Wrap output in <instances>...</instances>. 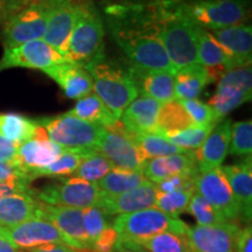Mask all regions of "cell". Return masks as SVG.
<instances>
[{
  "label": "cell",
  "instance_id": "1",
  "mask_svg": "<svg viewBox=\"0 0 252 252\" xmlns=\"http://www.w3.org/2000/svg\"><path fill=\"white\" fill-rule=\"evenodd\" d=\"M110 33L131 62L152 70L176 72L160 39L158 2L115 5L106 9Z\"/></svg>",
  "mask_w": 252,
  "mask_h": 252
},
{
  "label": "cell",
  "instance_id": "2",
  "mask_svg": "<svg viewBox=\"0 0 252 252\" xmlns=\"http://www.w3.org/2000/svg\"><path fill=\"white\" fill-rule=\"evenodd\" d=\"M160 39L176 71L198 63L196 25L181 11L178 0L158 2Z\"/></svg>",
  "mask_w": 252,
  "mask_h": 252
},
{
  "label": "cell",
  "instance_id": "3",
  "mask_svg": "<svg viewBox=\"0 0 252 252\" xmlns=\"http://www.w3.org/2000/svg\"><path fill=\"white\" fill-rule=\"evenodd\" d=\"M94 81V94L108 106L110 111L121 119L124 110L138 97V89L130 70L109 61L103 50L86 64Z\"/></svg>",
  "mask_w": 252,
  "mask_h": 252
},
{
  "label": "cell",
  "instance_id": "4",
  "mask_svg": "<svg viewBox=\"0 0 252 252\" xmlns=\"http://www.w3.org/2000/svg\"><path fill=\"white\" fill-rule=\"evenodd\" d=\"M112 226L117 231L119 241L131 245H138L141 241L165 231L186 236L189 229L184 220L166 215L154 207L119 215Z\"/></svg>",
  "mask_w": 252,
  "mask_h": 252
},
{
  "label": "cell",
  "instance_id": "5",
  "mask_svg": "<svg viewBox=\"0 0 252 252\" xmlns=\"http://www.w3.org/2000/svg\"><path fill=\"white\" fill-rule=\"evenodd\" d=\"M181 11L207 31L243 25L249 18L248 0H178Z\"/></svg>",
  "mask_w": 252,
  "mask_h": 252
},
{
  "label": "cell",
  "instance_id": "6",
  "mask_svg": "<svg viewBox=\"0 0 252 252\" xmlns=\"http://www.w3.org/2000/svg\"><path fill=\"white\" fill-rule=\"evenodd\" d=\"M53 140L63 150L96 151L105 128L65 112L55 117L37 119Z\"/></svg>",
  "mask_w": 252,
  "mask_h": 252
},
{
  "label": "cell",
  "instance_id": "7",
  "mask_svg": "<svg viewBox=\"0 0 252 252\" xmlns=\"http://www.w3.org/2000/svg\"><path fill=\"white\" fill-rule=\"evenodd\" d=\"M105 27L93 4H81L80 14L70 35L65 60L86 67L102 50Z\"/></svg>",
  "mask_w": 252,
  "mask_h": 252
},
{
  "label": "cell",
  "instance_id": "8",
  "mask_svg": "<svg viewBox=\"0 0 252 252\" xmlns=\"http://www.w3.org/2000/svg\"><path fill=\"white\" fill-rule=\"evenodd\" d=\"M53 0H31L5 23L4 49L24 45L45 36Z\"/></svg>",
  "mask_w": 252,
  "mask_h": 252
},
{
  "label": "cell",
  "instance_id": "9",
  "mask_svg": "<svg viewBox=\"0 0 252 252\" xmlns=\"http://www.w3.org/2000/svg\"><path fill=\"white\" fill-rule=\"evenodd\" d=\"M96 152L105 157L113 167L127 171L143 173L149 160L138 146L133 134L126 130L121 121L115 125L105 127L97 145Z\"/></svg>",
  "mask_w": 252,
  "mask_h": 252
},
{
  "label": "cell",
  "instance_id": "10",
  "mask_svg": "<svg viewBox=\"0 0 252 252\" xmlns=\"http://www.w3.org/2000/svg\"><path fill=\"white\" fill-rule=\"evenodd\" d=\"M34 196L40 202L49 206L86 209L98 207L103 193L94 182L74 176L61 184L46 186L37 193H34Z\"/></svg>",
  "mask_w": 252,
  "mask_h": 252
},
{
  "label": "cell",
  "instance_id": "11",
  "mask_svg": "<svg viewBox=\"0 0 252 252\" xmlns=\"http://www.w3.org/2000/svg\"><path fill=\"white\" fill-rule=\"evenodd\" d=\"M67 60L46 41L34 40L13 48L4 49V55L0 60V71L9 68L39 69L45 71Z\"/></svg>",
  "mask_w": 252,
  "mask_h": 252
},
{
  "label": "cell",
  "instance_id": "12",
  "mask_svg": "<svg viewBox=\"0 0 252 252\" xmlns=\"http://www.w3.org/2000/svg\"><path fill=\"white\" fill-rule=\"evenodd\" d=\"M195 189L226 220H236L242 216L241 207L232 193L222 167L198 173L195 178Z\"/></svg>",
  "mask_w": 252,
  "mask_h": 252
},
{
  "label": "cell",
  "instance_id": "13",
  "mask_svg": "<svg viewBox=\"0 0 252 252\" xmlns=\"http://www.w3.org/2000/svg\"><path fill=\"white\" fill-rule=\"evenodd\" d=\"M80 2L74 0H53L50 7L47 30L43 36L49 46L65 59L70 35L80 14Z\"/></svg>",
  "mask_w": 252,
  "mask_h": 252
},
{
  "label": "cell",
  "instance_id": "14",
  "mask_svg": "<svg viewBox=\"0 0 252 252\" xmlns=\"http://www.w3.org/2000/svg\"><path fill=\"white\" fill-rule=\"evenodd\" d=\"M41 214H42V219L49 220L59 229L69 247L78 251H91L89 238L83 226L82 209L49 206V204L42 203Z\"/></svg>",
  "mask_w": 252,
  "mask_h": 252
},
{
  "label": "cell",
  "instance_id": "15",
  "mask_svg": "<svg viewBox=\"0 0 252 252\" xmlns=\"http://www.w3.org/2000/svg\"><path fill=\"white\" fill-rule=\"evenodd\" d=\"M238 225L223 223L217 225L189 226L187 237L190 252H235Z\"/></svg>",
  "mask_w": 252,
  "mask_h": 252
},
{
  "label": "cell",
  "instance_id": "16",
  "mask_svg": "<svg viewBox=\"0 0 252 252\" xmlns=\"http://www.w3.org/2000/svg\"><path fill=\"white\" fill-rule=\"evenodd\" d=\"M62 152V147L49 139L46 130L40 124L37 133L32 139L18 145L17 160L33 179L34 173L48 167Z\"/></svg>",
  "mask_w": 252,
  "mask_h": 252
},
{
  "label": "cell",
  "instance_id": "17",
  "mask_svg": "<svg viewBox=\"0 0 252 252\" xmlns=\"http://www.w3.org/2000/svg\"><path fill=\"white\" fill-rule=\"evenodd\" d=\"M2 228L8 241L19 250L20 249L26 250L48 243L68 245L59 229L45 219H33L13 228H5V226Z\"/></svg>",
  "mask_w": 252,
  "mask_h": 252
},
{
  "label": "cell",
  "instance_id": "18",
  "mask_svg": "<svg viewBox=\"0 0 252 252\" xmlns=\"http://www.w3.org/2000/svg\"><path fill=\"white\" fill-rule=\"evenodd\" d=\"M198 63L208 72L210 82H219L229 71L237 68L230 53L212 35L209 31L196 26Z\"/></svg>",
  "mask_w": 252,
  "mask_h": 252
},
{
  "label": "cell",
  "instance_id": "19",
  "mask_svg": "<svg viewBox=\"0 0 252 252\" xmlns=\"http://www.w3.org/2000/svg\"><path fill=\"white\" fill-rule=\"evenodd\" d=\"M158 189L151 181L139 187L118 195H104L98 204L105 215H126L140 210L153 208L156 204Z\"/></svg>",
  "mask_w": 252,
  "mask_h": 252
},
{
  "label": "cell",
  "instance_id": "20",
  "mask_svg": "<svg viewBox=\"0 0 252 252\" xmlns=\"http://www.w3.org/2000/svg\"><path fill=\"white\" fill-rule=\"evenodd\" d=\"M232 122L229 118L217 123L200 149L195 151L197 169L204 173L222 167L228 156L230 139H231Z\"/></svg>",
  "mask_w": 252,
  "mask_h": 252
},
{
  "label": "cell",
  "instance_id": "21",
  "mask_svg": "<svg viewBox=\"0 0 252 252\" xmlns=\"http://www.w3.org/2000/svg\"><path fill=\"white\" fill-rule=\"evenodd\" d=\"M138 94L150 97L161 104L175 100V72L168 70H152L138 67L132 63L128 68Z\"/></svg>",
  "mask_w": 252,
  "mask_h": 252
},
{
  "label": "cell",
  "instance_id": "22",
  "mask_svg": "<svg viewBox=\"0 0 252 252\" xmlns=\"http://www.w3.org/2000/svg\"><path fill=\"white\" fill-rule=\"evenodd\" d=\"M43 72L59 84L68 98L80 100L93 93V77L84 65L65 61Z\"/></svg>",
  "mask_w": 252,
  "mask_h": 252
},
{
  "label": "cell",
  "instance_id": "23",
  "mask_svg": "<svg viewBox=\"0 0 252 252\" xmlns=\"http://www.w3.org/2000/svg\"><path fill=\"white\" fill-rule=\"evenodd\" d=\"M41 203L34 193H18L0 200V225L13 228L26 220L42 219Z\"/></svg>",
  "mask_w": 252,
  "mask_h": 252
},
{
  "label": "cell",
  "instance_id": "24",
  "mask_svg": "<svg viewBox=\"0 0 252 252\" xmlns=\"http://www.w3.org/2000/svg\"><path fill=\"white\" fill-rule=\"evenodd\" d=\"M187 173H200L197 169L195 151L149 159L143 169L145 178L154 185L169 176Z\"/></svg>",
  "mask_w": 252,
  "mask_h": 252
},
{
  "label": "cell",
  "instance_id": "25",
  "mask_svg": "<svg viewBox=\"0 0 252 252\" xmlns=\"http://www.w3.org/2000/svg\"><path fill=\"white\" fill-rule=\"evenodd\" d=\"M212 35L230 53L237 68L251 65L252 27L251 25H237L212 31Z\"/></svg>",
  "mask_w": 252,
  "mask_h": 252
},
{
  "label": "cell",
  "instance_id": "26",
  "mask_svg": "<svg viewBox=\"0 0 252 252\" xmlns=\"http://www.w3.org/2000/svg\"><path fill=\"white\" fill-rule=\"evenodd\" d=\"M162 104L146 96L135 98L121 116V123L133 134L156 132L157 118Z\"/></svg>",
  "mask_w": 252,
  "mask_h": 252
},
{
  "label": "cell",
  "instance_id": "27",
  "mask_svg": "<svg viewBox=\"0 0 252 252\" xmlns=\"http://www.w3.org/2000/svg\"><path fill=\"white\" fill-rule=\"evenodd\" d=\"M222 171L228 179L230 187L241 207L242 215L247 220L252 214V162L251 156L243 161L222 167Z\"/></svg>",
  "mask_w": 252,
  "mask_h": 252
},
{
  "label": "cell",
  "instance_id": "28",
  "mask_svg": "<svg viewBox=\"0 0 252 252\" xmlns=\"http://www.w3.org/2000/svg\"><path fill=\"white\" fill-rule=\"evenodd\" d=\"M252 90L237 84L219 81L216 93L207 104L213 109L217 122L223 121L226 115L251 99Z\"/></svg>",
  "mask_w": 252,
  "mask_h": 252
},
{
  "label": "cell",
  "instance_id": "29",
  "mask_svg": "<svg viewBox=\"0 0 252 252\" xmlns=\"http://www.w3.org/2000/svg\"><path fill=\"white\" fill-rule=\"evenodd\" d=\"M209 83L212 82L202 64L194 63L186 65L175 72V98L176 100L196 99Z\"/></svg>",
  "mask_w": 252,
  "mask_h": 252
},
{
  "label": "cell",
  "instance_id": "30",
  "mask_svg": "<svg viewBox=\"0 0 252 252\" xmlns=\"http://www.w3.org/2000/svg\"><path fill=\"white\" fill-rule=\"evenodd\" d=\"M40 124L19 113H0V137L20 145L37 133Z\"/></svg>",
  "mask_w": 252,
  "mask_h": 252
},
{
  "label": "cell",
  "instance_id": "31",
  "mask_svg": "<svg viewBox=\"0 0 252 252\" xmlns=\"http://www.w3.org/2000/svg\"><path fill=\"white\" fill-rule=\"evenodd\" d=\"M75 117L83 119L93 124L103 126L104 128L115 125L119 119L110 111L96 94L91 93L78 100L74 109L68 111Z\"/></svg>",
  "mask_w": 252,
  "mask_h": 252
},
{
  "label": "cell",
  "instance_id": "32",
  "mask_svg": "<svg viewBox=\"0 0 252 252\" xmlns=\"http://www.w3.org/2000/svg\"><path fill=\"white\" fill-rule=\"evenodd\" d=\"M191 126H195L193 121L179 100L162 104L158 113L156 132L168 137Z\"/></svg>",
  "mask_w": 252,
  "mask_h": 252
},
{
  "label": "cell",
  "instance_id": "33",
  "mask_svg": "<svg viewBox=\"0 0 252 252\" xmlns=\"http://www.w3.org/2000/svg\"><path fill=\"white\" fill-rule=\"evenodd\" d=\"M147 180L141 172L127 171V169L113 167L102 180L96 182L97 187L104 195H118L131 189L139 187Z\"/></svg>",
  "mask_w": 252,
  "mask_h": 252
},
{
  "label": "cell",
  "instance_id": "34",
  "mask_svg": "<svg viewBox=\"0 0 252 252\" xmlns=\"http://www.w3.org/2000/svg\"><path fill=\"white\" fill-rule=\"evenodd\" d=\"M91 151L83 150H63L61 156L50 163L46 168L40 169L33 174V179L39 176H50V178H61L74 174L77 167L81 165L83 159Z\"/></svg>",
  "mask_w": 252,
  "mask_h": 252
},
{
  "label": "cell",
  "instance_id": "35",
  "mask_svg": "<svg viewBox=\"0 0 252 252\" xmlns=\"http://www.w3.org/2000/svg\"><path fill=\"white\" fill-rule=\"evenodd\" d=\"M133 137L134 140L137 141L138 146L140 147V150L147 157V159L189 152V151H184L174 146L172 143H169L165 135L158 133V132L138 133L133 134Z\"/></svg>",
  "mask_w": 252,
  "mask_h": 252
},
{
  "label": "cell",
  "instance_id": "36",
  "mask_svg": "<svg viewBox=\"0 0 252 252\" xmlns=\"http://www.w3.org/2000/svg\"><path fill=\"white\" fill-rule=\"evenodd\" d=\"M138 247L147 252H190L187 237L175 232H160L153 237L141 241Z\"/></svg>",
  "mask_w": 252,
  "mask_h": 252
},
{
  "label": "cell",
  "instance_id": "37",
  "mask_svg": "<svg viewBox=\"0 0 252 252\" xmlns=\"http://www.w3.org/2000/svg\"><path fill=\"white\" fill-rule=\"evenodd\" d=\"M112 168L113 165L105 157L96 151H91L77 167L74 176L96 184L102 180Z\"/></svg>",
  "mask_w": 252,
  "mask_h": 252
},
{
  "label": "cell",
  "instance_id": "38",
  "mask_svg": "<svg viewBox=\"0 0 252 252\" xmlns=\"http://www.w3.org/2000/svg\"><path fill=\"white\" fill-rule=\"evenodd\" d=\"M196 190H182L172 191V193H161L158 191L154 208L166 215L179 219L182 213L187 212L190 198Z\"/></svg>",
  "mask_w": 252,
  "mask_h": 252
},
{
  "label": "cell",
  "instance_id": "39",
  "mask_svg": "<svg viewBox=\"0 0 252 252\" xmlns=\"http://www.w3.org/2000/svg\"><path fill=\"white\" fill-rule=\"evenodd\" d=\"M187 212L196 220L197 225H217L228 222V220L220 212H217L197 191H195L191 196Z\"/></svg>",
  "mask_w": 252,
  "mask_h": 252
},
{
  "label": "cell",
  "instance_id": "40",
  "mask_svg": "<svg viewBox=\"0 0 252 252\" xmlns=\"http://www.w3.org/2000/svg\"><path fill=\"white\" fill-rule=\"evenodd\" d=\"M216 124H210L206 126H191L184 131L178 132L172 135L166 137L169 143L184 151H196L200 149L203 141L207 139L210 132L215 127Z\"/></svg>",
  "mask_w": 252,
  "mask_h": 252
},
{
  "label": "cell",
  "instance_id": "41",
  "mask_svg": "<svg viewBox=\"0 0 252 252\" xmlns=\"http://www.w3.org/2000/svg\"><path fill=\"white\" fill-rule=\"evenodd\" d=\"M229 154L250 157L252 153V121L237 122L231 125Z\"/></svg>",
  "mask_w": 252,
  "mask_h": 252
},
{
  "label": "cell",
  "instance_id": "42",
  "mask_svg": "<svg viewBox=\"0 0 252 252\" xmlns=\"http://www.w3.org/2000/svg\"><path fill=\"white\" fill-rule=\"evenodd\" d=\"M105 213L98 207H91L82 209V217H83V226L86 230V234L89 238L90 245H93L100 232L103 231L106 226H109L108 220H106Z\"/></svg>",
  "mask_w": 252,
  "mask_h": 252
},
{
  "label": "cell",
  "instance_id": "43",
  "mask_svg": "<svg viewBox=\"0 0 252 252\" xmlns=\"http://www.w3.org/2000/svg\"><path fill=\"white\" fill-rule=\"evenodd\" d=\"M179 102L182 104L195 126H206L220 123L217 122L213 109L207 103L200 102L197 99L179 100Z\"/></svg>",
  "mask_w": 252,
  "mask_h": 252
},
{
  "label": "cell",
  "instance_id": "44",
  "mask_svg": "<svg viewBox=\"0 0 252 252\" xmlns=\"http://www.w3.org/2000/svg\"><path fill=\"white\" fill-rule=\"evenodd\" d=\"M198 173H187V174H176L165 180L158 182L156 187L161 193H172V191L196 190L195 189V178Z\"/></svg>",
  "mask_w": 252,
  "mask_h": 252
},
{
  "label": "cell",
  "instance_id": "45",
  "mask_svg": "<svg viewBox=\"0 0 252 252\" xmlns=\"http://www.w3.org/2000/svg\"><path fill=\"white\" fill-rule=\"evenodd\" d=\"M33 180L17 159L0 161V182H21L28 184Z\"/></svg>",
  "mask_w": 252,
  "mask_h": 252
},
{
  "label": "cell",
  "instance_id": "46",
  "mask_svg": "<svg viewBox=\"0 0 252 252\" xmlns=\"http://www.w3.org/2000/svg\"><path fill=\"white\" fill-rule=\"evenodd\" d=\"M119 243V236L112 225L106 226L91 245V252H113Z\"/></svg>",
  "mask_w": 252,
  "mask_h": 252
},
{
  "label": "cell",
  "instance_id": "47",
  "mask_svg": "<svg viewBox=\"0 0 252 252\" xmlns=\"http://www.w3.org/2000/svg\"><path fill=\"white\" fill-rule=\"evenodd\" d=\"M31 0H0V25L5 24L15 12L21 9Z\"/></svg>",
  "mask_w": 252,
  "mask_h": 252
},
{
  "label": "cell",
  "instance_id": "48",
  "mask_svg": "<svg viewBox=\"0 0 252 252\" xmlns=\"http://www.w3.org/2000/svg\"><path fill=\"white\" fill-rule=\"evenodd\" d=\"M235 252H252V230L251 226L239 228L235 238Z\"/></svg>",
  "mask_w": 252,
  "mask_h": 252
},
{
  "label": "cell",
  "instance_id": "49",
  "mask_svg": "<svg viewBox=\"0 0 252 252\" xmlns=\"http://www.w3.org/2000/svg\"><path fill=\"white\" fill-rule=\"evenodd\" d=\"M32 189L28 184L21 182H0V200L2 197L18 193H32Z\"/></svg>",
  "mask_w": 252,
  "mask_h": 252
},
{
  "label": "cell",
  "instance_id": "50",
  "mask_svg": "<svg viewBox=\"0 0 252 252\" xmlns=\"http://www.w3.org/2000/svg\"><path fill=\"white\" fill-rule=\"evenodd\" d=\"M18 144L0 137V161L17 159Z\"/></svg>",
  "mask_w": 252,
  "mask_h": 252
},
{
  "label": "cell",
  "instance_id": "51",
  "mask_svg": "<svg viewBox=\"0 0 252 252\" xmlns=\"http://www.w3.org/2000/svg\"><path fill=\"white\" fill-rule=\"evenodd\" d=\"M24 252H76V250H74V249L65 244L48 243L32 249H26V250H24Z\"/></svg>",
  "mask_w": 252,
  "mask_h": 252
},
{
  "label": "cell",
  "instance_id": "52",
  "mask_svg": "<svg viewBox=\"0 0 252 252\" xmlns=\"http://www.w3.org/2000/svg\"><path fill=\"white\" fill-rule=\"evenodd\" d=\"M0 252H20L15 248L4 234V228L0 225Z\"/></svg>",
  "mask_w": 252,
  "mask_h": 252
},
{
  "label": "cell",
  "instance_id": "53",
  "mask_svg": "<svg viewBox=\"0 0 252 252\" xmlns=\"http://www.w3.org/2000/svg\"><path fill=\"white\" fill-rule=\"evenodd\" d=\"M113 252H135V250L133 248L128 247V245L122 243V242L119 241L117 248H116V250Z\"/></svg>",
  "mask_w": 252,
  "mask_h": 252
},
{
  "label": "cell",
  "instance_id": "54",
  "mask_svg": "<svg viewBox=\"0 0 252 252\" xmlns=\"http://www.w3.org/2000/svg\"><path fill=\"white\" fill-rule=\"evenodd\" d=\"M123 243V242H122ZM124 244H126V243H124ZM126 245H128V247H131V248H133L134 250H135V252H147L146 250H144L143 248H140V247H138V245H131V244H126Z\"/></svg>",
  "mask_w": 252,
  "mask_h": 252
},
{
  "label": "cell",
  "instance_id": "55",
  "mask_svg": "<svg viewBox=\"0 0 252 252\" xmlns=\"http://www.w3.org/2000/svg\"><path fill=\"white\" fill-rule=\"evenodd\" d=\"M76 252H88V251H76Z\"/></svg>",
  "mask_w": 252,
  "mask_h": 252
}]
</instances>
